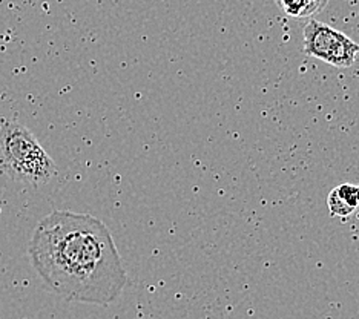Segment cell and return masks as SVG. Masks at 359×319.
<instances>
[{
    "instance_id": "1",
    "label": "cell",
    "mask_w": 359,
    "mask_h": 319,
    "mask_svg": "<svg viewBox=\"0 0 359 319\" xmlns=\"http://www.w3.org/2000/svg\"><path fill=\"white\" fill-rule=\"evenodd\" d=\"M28 252L40 280L67 301L109 306L128 284L111 231L93 215L53 210L34 229Z\"/></svg>"
},
{
    "instance_id": "2",
    "label": "cell",
    "mask_w": 359,
    "mask_h": 319,
    "mask_svg": "<svg viewBox=\"0 0 359 319\" xmlns=\"http://www.w3.org/2000/svg\"><path fill=\"white\" fill-rule=\"evenodd\" d=\"M0 174L19 183L45 184L57 174V166L25 125L4 121L0 126Z\"/></svg>"
},
{
    "instance_id": "3",
    "label": "cell",
    "mask_w": 359,
    "mask_h": 319,
    "mask_svg": "<svg viewBox=\"0 0 359 319\" xmlns=\"http://www.w3.org/2000/svg\"><path fill=\"white\" fill-rule=\"evenodd\" d=\"M304 53L334 68H350L359 53V45L344 32L312 19L304 27Z\"/></svg>"
},
{
    "instance_id": "4",
    "label": "cell",
    "mask_w": 359,
    "mask_h": 319,
    "mask_svg": "<svg viewBox=\"0 0 359 319\" xmlns=\"http://www.w3.org/2000/svg\"><path fill=\"white\" fill-rule=\"evenodd\" d=\"M329 210L333 217L347 218L359 208V184L342 183L327 196Z\"/></svg>"
},
{
    "instance_id": "5",
    "label": "cell",
    "mask_w": 359,
    "mask_h": 319,
    "mask_svg": "<svg viewBox=\"0 0 359 319\" xmlns=\"http://www.w3.org/2000/svg\"><path fill=\"white\" fill-rule=\"evenodd\" d=\"M329 0H276L280 10L290 18H310L324 10Z\"/></svg>"
}]
</instances>
